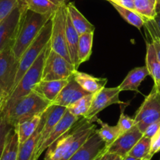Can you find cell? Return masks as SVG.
<instances>
[{
	"label": "cell",
	"instance_id": "cell-1",
	"mask_svg": "<svg viewBox=\"0 0 160 160\" xmlns=\"http://www.w3.org/2000/svg\"><path fill=\"white\" fill-rule=\"evenodd\" d=\"M51 104L50 101L32 91L26 96L4 104L0 110V115L10 125L14 127L22 120L44 112Z\"/></svg>",
	"mask_w": 160,
	"mask_h": 160
},
{
	"label": "cell",
	"instance_id": "cell-2",
	"mask_svg": "<svg viewBox=\"0 0 160 160\" xmlns=\"http://www.w3.org/2000/svg\"><path fill=\"white\" fill-rule=\"evenodd\" d=\"M53 15L39 14L28 10L27 7H25L20 21L14 42L12 47L13 54L18 61Z\"/></svg>",
	"mask_w": 160,
	"mask_h": 160
},
{
	"label": "cell",
	"instance_id": "cell-3",
	"mask_svg": "<svg viewBox=\"0 0 160 160\" xmlns=\"http://www.w3.org/2000/svg\"><path fill=\"white\" fill-rule=\"evenodd\" d=\"M51 30L52 18L46 23L40 33L38 35V36L28 46V47L26 49L25 51L23 53L21 58L19 59L18 70V73H17L16 80H15L14 87H16L20 79L22 78L24 73L27 72L28 69L30 68L31 66L35 63L37 58L40 56L44 49L48 45V43L50 42V36H51ZM14 87H13V89H14Z\"/></svg>",
	"mask_w": 160,
	"mask_h": 160
},
{
	"label": "cell",
	"instance_id": "cell-4",
	"mask_svg": "<svg viewBox=\"0 0 160 160\" xmlns=\"http://www.w3.org/2000/svg\"><path fill=\"white\" fill-rule=\"evenodd\" d=\"M49 48H50V42L44 49L42 53L40 54V56L37 58L35 63L31 66L30 68L28 69L22 78L20 79L13 91L7 98L4 104L13 102L18 100V98H21L30 93L34 87L42 80L44 63H45L46 57H47Z\"/></svg>",
	"mask_w": 160,
	"mask_h": 160
},
{
	"label": "cell",
	"instance_id": "cell-5",
	"mask_svg": "<svg viewBox=\"0 0 160 160\" xmlns=\"http://www.w3.org/2000/svg\"><path fill=\"white\" fill-rule=\"evenodd\" d=\"M67 14V3L61 6L53 13L52 17V30L50 45L51 50L72 63L66 41Z\"/></svg>",
	"mask_w": 160,
	"mask_h": 160
},
{
	"label": "cell",
	"instance_id": "cell-6",
	"mask_svg": "<svg viewBox=\"0 0 160 160\" xmlns=\"http://www.w3.org/2000/svg\"><path fill=\"white\" fill-rule=\"evenodd\" d=\"M133 119L142 133L149 125L160 120V93L155 85L137 110Z\"/></svg>",
	"mask_w": 160,
	"mask_h": 160
},
{
	"label": "cell",
	"instance_id": "cell-7",
	"mask_svg": "<svg viewBox=\"0 0 160 160\" xmlns=\"http://www.w3.org/2000/svg\"><path fill=\"white\" fill-rule=\"evenodd\" d=\"M73 64L56 52L51 50L50 45L42 71V80L68 79L75 73Z\"/></svg>",
	"mask_w": 160,
	"mask_h": 160
},
{
	"label": "cell",
	"instance_id": "cell-8",
	"mask_svg": "<svg viewBox=\"0 0 160 160\" xmlns=\"http://www.w3.org/2000/svg\"><path fill=\"white\" fill-rule=\"evenodd\" d=\"M12 47L9 46L0 53V87L8 97L14 87L19 64V61L13 54Z\"/></svg>",
	"mask_w": 160,
	"mask_h": 160
},
{
	"label": "cell",
	"instance_id": "cell-9",
	"mask_svg": "<svg viewBox=\"0 0 160 160\" xmlns=\"http://www.w3.org/2000/svg\"><path fill=\"white\" fill-rule=\"evenodd\" d=\"M121 93L118 87H105L101 89L96 93L93 94V100L90 108L87 115L83 117L85 119L94 122L97 115L106 108L112 104H124L125 102L119 99V93Z\"/></svg>",
	"mask_w": 160,
	"mask_h": 160
},
{
	"label": "cell",
	"instance_id": "cell-10",
	"mask_svg": "<svg viewBox=\"0 0 160 160\" xmlns=\"http://www.w3.org/2000/svg\"><path fill=\"white\" fill-rule=\"evenodd\" d=\"M25 7V2H23L0 22V53L9 46H13Z\"/></svg>",
	"mask_w": 160,
	"mask_h": 160
},
{
	"label": "cell",
	"instance_id": "cell-11",
	"mask_svg": "<svg viewBox=\"0 0 160 160\" xmlns=\"http://www.w3.org/2000/svg\"><path fill=\"white\" fill-rule=\"evenodd\" d=\"M78 120H79L78 117L74 116L68 111H66L64 116L60 120V122L57 124L56 127L53 128V130L49 134L47 139L35 150L34 160H38L42 154V152L47 151V149L50 148L53 143L56 142L61 137H62L67 132H68Z\"/></svg>",
	"mask_w": 160,
	"mask_h": 160
},
{
	"label": "cell",
	"instance_id": "cell-12",
	"mask_svg": "<svg viewBox=\"0 0 160 160\" xmlns=\"http://www.w3.org/2000/svg\"><path fill=\"white\" fill-rule=\"evenodd\" d=\"M107 151V146L96 130L68 160H95Z\"/></svg>",
	"mask_w": 160,
	"mask_h": 160
},
{
	"label": "cell",
	"instance_id": "cell-13",
	"mask_svg": "<svg viewBox=\"0 0 160 160\" xmlns=\"http://www.w3.org/2000/svg\"><path fill=\"white\" fill-rule=\"evenodd\" d=\"M143 137V133L134 126L132 129L120 135L110 146L107 148V152L124 158L128 155L133 146Z\"/></svg>",
	"mask_w": 160,
	"mask_h": 160
},
{
	"label": "cell",
	"instance_id": "cell-14",
	"mask_svg": "<svg viewBox=\"0 0 160 160\" xmlns=\"http://www.w3.org/2000/svg\"><path fill=\"white\" fill-rule=\"evenodd\" d=\"M82 118L78 120L68 132L63 135L56 142L53 143L50 148L47 149L44 160H61L66 152L70 148L72 141H74L78 133V128L82 124Z\"/></svg>",
	"mask_w": 160,
	"mask_h": 160
},
{
	"label": "cell",
	"instance_id": "cell-15",
	"mask_svg": "<svg viewBox=\"0 0 160 160\" xmlns=\"http://www.w3.org/2000/svg\"><path fill=\"white\" fill-rule=\"evenodd\" d=\"M90 93H87L82 87L78 85V82L74 79L73 75L69 78L68 82L65 87L62 89L56 99L53 101V104L54 105L61 106L68 108L72 104L76 102L78 100L82 98Z\"/></svg>",
	"mask_w": 160,
	"mask_h": 160
},
{
	"label": "cell",
	"instance_id": "cell-16",
	"mask_svg": "<svg viewBox=\"0 0 160 160\" xmlns=\"http://www.w3.org/2000/svg\"><path fill=\"white\" fill-rule=\"evenodd\" d=\"M66 111H67L66 108L54 105V104H51L47 108V110L45 111L43 114V123H42V129L40 132L39 141H38L35 150L47 139L53 128L56 127L57 124L64 116Z\"/></svg>",
	"mask_w": 160,
	"mask_h": 160
},
{
	"label": "cell",
	"instance_id": "cell-17",
	"mask_svg": "<svg viewBox=\"0 0 160 160\" xmlns=\"http://www.w3.org/2000/svg\"><path fill=\"white\" fill-rule=\"evenodd\" d=\"M68 79L64 80H41L33 88L32 91H35L39 96L53 104L60 92L62 90L68 82Z\"/></svg>",
	"mask_w": 160,
	"mask_h": 160
},
{
	"label": "cell",
	"instance_id": "cell-18",
	"mask_svg": "<svg viewBox=\"0 0 160 160\" xmlns=\"http://www.w3.org/2000/svg\"><path fill=\"white\" fill-rule=\"evenodd\" d=\"M74 79L87 93L94 94L105 87L108 82L106 78H97L90 74L75 71L73 75Z\"/></svg>",
	"mask_w": 160,
	"mask_h": 160
},
{
	"label": "cell",
	"instance_id": "cell-19",
	"mask_svg": "<svg viewBox=\"0 0 160 160\" xmlns=\"http://www.w3.org/2000/svg\"><path fill=\"white\" fill-rule=\"evenodd\" d=\"M148 75H149V73L145 66L134 68L128 72L125 78L118 87V89L121 92L130 90L140 93V85Z\"/></svg>",
	"mask_w": 160,
	"mask_h": 160
},
{
	"label": "cell",
	"instance_id": "cell-20",
	"mask_svg": "<svg viewBox=\"0 0 160 160\" xmlns=\"http://www.w3.org/2000/svg\"><path fill=\"white\" fill-rule=\"evenodd\" d=\"M43 113L44 112L37 114L34 116L22 120L13 127L18 134L19 144L25 142L36 131L37 128L41 122Z\"/></svg>",
	"mask_w": 160,
	"mask_h": 160
},
{
	"label": "cell",
	"instance_id": "cell-21",
	"mask_svg": "<svg viewBox=\"0 0 160 160\" xmlns=\"http://www.w3.org/2000/svg\"><path fill=\"white\" fill-rule=\"evenodd\" d=\"M67 11L71 22L78 35H82L87 32H94V26L82 15L73 2L67 3Z\"/></svg>",
	"mask_w": 160,
	"mask_h": 160
},
{
	"label": "cell",
	"instance_id": "cell-22",
	"mask_svg": "<svg viewBox=\"0 0 160 160\" xmlns=\"http://www.w3.org/2000/svg\"><path fill=\"white\" fill-rule=\"evenodd\" d=\"M42 123H43V115H42L41 122L34 134L31 136L25 142L19 144L17 160H34L35 148L39 141L40 132L42 129Z\"/></svg>",
	"mask_w": 160,
	"mask_h": 160
},
{
	"label": "cell",
	"instance_id": "cell-23",
	"mask_svg": "<svg viewBox=\"0 0 160 160\" xmlns=\"http://www.w3.org/2000/svg\"><path fill=\"white\" fill-rule=\"evenodd\" d=\"M79 35L72 25L68 14H67L66 19V41H67L68 49L71 58V61L75 67V70H78L79 64L78 61V45Z\"/></svg>",
	"mask_w": 160,
	"mask_h": 160
},
{
	"label": "cell",
	"instance_id": "cell-24",
	"mask_svg": "<svg viewBox=\"0 0 160 160\" xmlns=\"http://www.w3.org/2000/svg\"><path fill=\"white\" fill-rule=\"evenodd\" d=\"M24 2L28 10L39 14H53L67 3L64 0H25Z\"/></svg>",
	"mask_w": 160,
	"mask_h": 160
},
{
	"label": "cell",
	"instance_id": "cell-25",
	"mask_svg": "<svg viewBox=\"0 0 160 160\" xmlns=\"http://www.w3.org/2000/svg\"><path fill=\"white\" fill-rule=\"evenodd\" d=\"M145 64L149 75L154 81V85L158 87L160 85V62L151 42H146Z\"/></svg>",
	"mask_w": 160,
	"mask_h": 160
},
{
	"label": "cell",
	"instance_id": "cell-26",
	"mask_svg": "<svg viewBox=\"0 0 160 160\" xmlns=\"http://www.w3.org/2000/svg\"><path fill=\"white\" fill-rule=\"evenodd\" d=\"M93 35L94 32H87L79 35L78 45V61L79 66L82 63L88 61L91 57Z\"/></svg>",
	"mask_w": 160,
	"mask_h": 160
},
{
	"label": "cell",
	"instance_id": "cell-27",
	"mask_svg": "<svg viewBox=\"0 0 160 160\" xmlns=\"http://www.w3.org/2000/svg\"><path fill=\"white\" fill-rule=\"evenodd\" d=\"M95 121L101 125V128L98 130L96 129L97 133L104 141L107 148L110 146L121 135L117 125L110 126L108 125V123L103 122L102 120L98 118H95Z\"/></svg>",
	"mask_w": 160,
	"mask_h": 160
},
{
	"label": "cell",
	"instance_id": "cell-28",
	"mask_svg": "<svg viewBox=\"0 0 160 160\" xmlns=\"http://www.w3.org/2000/svg\"><path fill=\"white\" fill-rule=\"evenodd\" d=\"M110 3L113 6V7L119 13L120 16L122 17L128 24H131L139 30L144 25L146 20L142 16H141L139 13H137L135 10L121 7V6L112 2H110Z\"/></svg>",
	"mask_w": 160,
	"mask_h": 160
},
{
	"label": "cell",
	"instance_id": "cell-29",
	"mask_svg": "<svg viewBox=\"0 0 160 160\" xmlns=\"http://www.w3.org/2000/svg\"><path fill=\"white\" fill-rule=\"evenodd\" d=\"M18 148H19L18 137L13 127L7 137L5 148L0 160H17Z\"/></svg>",
	"mask_w": 160,
	"mask_h": 160
},
{
	"label": "cell",
	"instance_id": "cell-30",
	"mask_svg": "<svg viewBox=\"0 0 160 160\" xmlns=\"http://www.w3.org/2000/svg\"><path fill=\"white\" fill-rule=\"evenodd\" d=\"M93 100V94H87L68 107L67 110L74 116L83 118L90 108Z\"/></svg>",
	"mask_w": 160,
	"mask_h": 160
},
{
	"label": "cell",
	"instance_id": "cell-31",
	"mask_svg": "<svg viewBox=\"0 0 160 160\" xmlns=\"http://www.w3.org/2000/svg\"><path fill=\"white\" fill-rule=\"evenodd\" d=\"M151 148V138L143 136L136 144L133 146V148L129 152L128 155L138 158V159H146L151 160L149 158L148 155Z\"/></svg>",
	"mask_w": 160,
	"mask_h": 160
},
{
	"label": "cell",
	"instance_id": "cell-32",
	"mask_svg": "<svg viewBox=\"0 0 160 160\" xmlns=\"http://www.w3.org/2000/svg\"><path fill=\"white\" fill-rule=\"evenodd\" d=\"M134 10L145 20H152L156 14L155 3L152 0H133Z\"/></svg>",
	"mask_w": 160,
	"mask_h": 160
},
{
	"label": "cell",
	"instance_id": "cell-33",
	"mask_svg": "<svg viewBox=\"0 0 160 160\" xmlns=\"http://www.w3.org/2000/svg\"><path fill=\"white\" fill-rule=\"evenodd\" d=\"M23 2H24L23 0H0V22H2Z\"/></svg>",
	"mask_w": 160,
	"mask_h": 160
},
{
	"label": "cell",
	"instance_id": "cell-34",
	"mask_svg": "<svg viewBox=\"0 0 160 160\" xmlns=\"http://www.w3.org/2000/svg\"><path fill=\"white\" fill-rule=\"evenodd\" d=\"M13 127L2 115H0V158L3 153L9 133Z\"/></svg>",
	"mask_w": 160,
	"mask_h": 160
},
{
	"label": "cell",
	"instance_id": "cell-35",
	"mask_svg": "<svg viewBox=\"0 0 160 160\" xmlns=\"http://www.w3.org/2000/svg\"><path fill=\"white\" fill-rule=\"evenodd\" d=\"M135 126V122L133 118H131L129 115H126L124 113V111H121L119 118H118L117 127H118V130L120 132V134L126 133L127 131L130 130V129L133 128Z\"/></svg>",
	"mask_w": 160,
	"mask_h": 160
},
{
	"label": "cell",
	"instance_id": "cell-36",
	"mask_svg": "<svg viewBox=\"0 0 160 160\" xmlns=\"http://www.w3.org/2000/svg\"><path fill=\"white\" fill-rule=\"evenodd\" d=\"M144 26L147 33L155 35L160 39V11L152 20H146Z\"/></svg>",
	"mask_w": 160,
	"mask_h": 160
},
{
	"label": "cell",
	"instance_id": "cell-37",
	"mask_svg": "<svg viewBox=\"0 0 160 160\" xmlns=\"http://www.w3.org/2000/svg\"><path fill=\"white\" fill-rule=\"evenodd\" d=\"M160 152V127L157 133L151 138V148L148 157L152 159L154 155Z\"/></svg>",
	"mask_w": 160,
	"mask_h": 160
},
{
	"label": "cell",
	"instance_id": "cell-38",
	"mask_svg": "<svg viewBox=\"0 0 160 160\" xmlns=\"http://www.w3.org/2000/svg\"><path fill=\"white\" fill-rule=\"evenodd\" d=\"M160 127V120L159 121H157V122H154V123L149 125L147 128L145 129V130L143 133V136L147 137V138H152L155 133H157V131L158 130Z\"/></svg>",
	"mask_w": 160,
	"mask_h": 160
},
{
	"label": "cell",
	"instance_id": "cell-39",
	"mask_svg": "<svg viewBox=\"0 0 160 160\" xmlns=\"http://www.w3.org/2000/svg\"><path fill=\"white\" fill-rule=\"evenodd\" d=\"M148 35L150 36L151 42H152L154 48H155L157 58H158V61H159L160 62V39L158 38V37L155 36V35H152V34H148Z\"/></svg>",
	"mask_w": 160,
	"mask_h": 160
},
{
	"label": "cell",
	"instance_id": "cell-40",
	"mask_svg": "<svg viewBox=\"0 0 160 160\" xmlns=\"http://www.w3.org/2000/svg\"><path fill=\"white\" fill-rule=\"evenodd\" d=\"M107 1H108L109 2H112L115 4H118V5L121 6V7L134 10L133 0H107Z\"/></svg>",
	"mask_w": 160,
	"mask_h": 160
},
{
	"label": "cell",
	"instance_id": "cell-41",
	"mask_svg": "<svg viewBox=\"0 0 160 160\" xmlns=\"http://www.w3.org/2000/svg\"><path fill=\"white\" fill-rule=\"evenodd\" d=\"M7 98H8L7 93L2 90V87H0V110H1V108H2V106H3L4 103L7 101Z\"/></svg>",
	"mask_w": 160,
	"mask_h": 160
},
{
	"label": "cell",
	"instance_id": "cell-42",
	"mask_svg": "<svg viewBox=\"0 0 160 160\" xmlns=\"http://www.w3.org/2000/svg\"><path fill=\"white\" fill-rule=\"evenodd\" d=\"M115 155H114V154H111L106 151V152L100 157V158L98 160H112L114 157H115Z\"/></svg>",
	"mask_w": 160,
	"mask_h": 160
},
{
	"label": "cell",
	"instance_id": "cell-43",
	"mask_svg": "<svg viewBox=\"0 0 160 160\" xmlns=\"http://www.w3.org/2000/svg\"><path fill=\"white\" fill-rule=\"evenodd\" d=\"M155 10H156V13H158V12L160 11V0H156Z\"/></svg>",
	"mask_w": 160,
	"mask_h": 160
},
{
	"label": "cell",
	"instance_id": "cell-44",
	"mask_svg": "<svg viewBox=\"0 0 160 160\" xmlns=\"http://www.w3.org/2000/svg\"><path fill=\"white\" fill-rule=\"evenodd\" d=\"M122 160H141V159H138V158H133V157L130 156V155H127V156L124 157V158H122Z\"/></svg>",
	"mask_w": 160,
	"mask_h": 160
},
{
	"label": "cell",
	"instance_id": "cell-45",
	"mask_svg": "<svg viewBox=\"0 0 160 160\" xmlns=\"http://www.w3.org/2000/svg\"><path fill=\"white\" fill-rule=\"evenodd\" d=\"M122 158H122V157L119 156V155H115V157H114L113 159H112V160H122Z\"/></svg>",
	"mask_w": 160,
	"mask_h": 160
},
{
	"label": "cell",
	"instance_id": "cell-46",
	"mask_svg": "<svg viewBox=\"0 0 160 160\" xmlns=\"http://www.w3.org/2000/svg\"><path fill=\"white\" fill-rule=\"evenodd\" d=\"M155 87H156V86H155ZM157 87V89H158V92H159V93H160V85L158 86V87Z\"/></svg>",
	"mask_w": 160,
	"mask_h": 160
},
{
	"label": "cell",
	"instance_id": "cell-47",
	"mask_svg": "<svg viewBox=\"0 0 160 160\" xmlns=\"http://www.w3.org/2000/svg\"><path fill=\"white\" fill-rule=\"evenodd\" d=\"M152 2H154L155 3V5H156V0H152Z\"/></svg>",
	"mask_w": 160,
	"mask_h": 160
},
{
	"label": "cell",
	"instance_id": "cell-48",
	"mask_svg": "<svg viewBox=\"0 0 160 160\" xmlns=\"http://www.w3.org/2000/svg\"><path fill=\"white\" fill-rule=\"evenodd\" d=\"M102 155H103V154H102ZM101 155H100V156H99V157H98V158H96V159H95V160H98V159H99V158H100V157H101Z\"/></svg>",
	"mask_w": 160,
	"mask_h": 160
},
{
	"label": "cell",
	"instance_id": "cell-49",
	"mask_svg": "<svg viewBox=\"0 0 160 160\" xmlns=\"http://www.w3.org/2000/svg\"><path fill=\"white\" fill-rule=\"evenodd\" d=\"M64 2H67L68 1V0H64Z\"/></svg>",
	"mask_w": 160,
	"mask_h": 160
},
{
	"label": "cell",
	"instance_id": "cell-50",
	"mask_svg": "<svg viewBox=\"0 0 160 160\" xmlns=\"http://www.w3.org/2000/svg\"><path fill=\"white\" fill-rule=\"evenodd\" d=\"M141 160H148V159H146V158H144V159H141Z\"/></svg>",
	"mask_w": 160,
	"mask_h": 160
},
{
	"label": "cell",
	"instance_id": "cell-51",
	"mask_svg": "<svg viewBox=\"0 0 160 160\" xmlns=\"http://www.w3.org/2000/svg\"><path fill=\"white\" fill-rule=\"evenodd\" d=\"M23 1H25V0H23Z\"/></svg>",
	"mask_w": 160,
	"mask_h": 160
}]
</instances>
